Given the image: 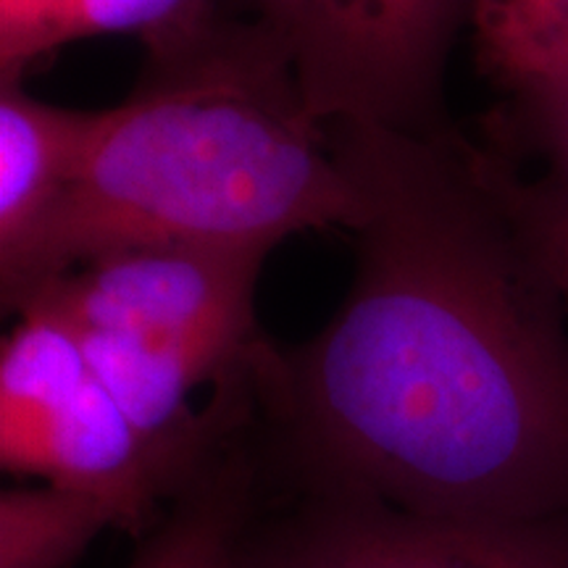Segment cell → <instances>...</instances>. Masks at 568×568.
Instances as JSON below:
<instances>
[{
  "instance_id": "obj_1",
  "label": "cell",
  "mask_w": 568,
  "mask_h": 568,
  "mask_svg": "<svg viewBox=\"0 0 568 568\" xmlns=\"http://www.w3.org/2000/svg\"><path fill=\"white\" fill-rule=\"evenodd\" d=\"M358 195L337 314L253 366L261 479L416 516H568V308L456 126L326 124Z\"/></svg>"
},
{
  "instance_id": "obj_2",
  "label": "cell",
  "mask_w": 568,
  "mask_h": 568,
  "mask_svg": "<svg viewBox=\"0 0 568 568\" xmlns=\"http://www.w3.org/2000/svg\"><path fill=\"white\" fill-rule=\"evenodd\" d=\"M358 213L280 48L216 6L195 30L148 51L124 103L98 111L61 203L0 280L3 308L19 311L113 247L274 251L295 232L353 230Z\"/></svg>"
},
{
  "instance_id": "obj_3",
  "label": "cell",
  "mask_w": 568,
  "mask_h": 568,
  "mask_svg": "<svg viewBox=\"0 0 568 568\" xmlns=\"http://www.w3.org/2000/svg\"><path fill=\"white\" fill-rule=\"evenodd\" d=\"M268 253L113 247L55 276L19 308L40 305L71 326L92 372L151 445L176 495L243 424L230 397H211L203 410L193 400L201 387L216 395L251 379L266 343L253 297Z\"/></svg>"
},
{
  "instance_id": "obj_4",
  "label": "cell",
  "mask_w": 568,
  "mask_h": 568,
  "mask_svg": "<svg viewBox=\"0 0 568 568\" xmlns=\"http://www.w3.org/2000/svg\"><path fill=\"white\" fill-rule=\"evenodd\" d=\"M0 464L17 477L95 497L138 539L176 497L71 326L40 305L19 311L0 351Z\"/></svg>"
},
{
  "instance_id": "obj_5",
  "label": "cell",
  "mask_w": 568,
  "mask_h": 568,
  "mask_svg": "<svg viewBox=\"0 0 568 568\" xmlns=\"http://www.w3.org/2000/svg\"><path fill=\"white\" fill-rule=\"evenodd\" d=\"M280 48L318 124L414 138L453 126L443 84L471 0H216Z\"/></svg>"
},
{
  "instance_id": "obj_6",
  "label": "cell",
  "mask_w": 568,
  "mask_h": 568,
  "mask_svg": "<svg viewBox=\"0 0 568 568\" xmlns=\"http://www.w3.org/2000/svg\"><path fill=\"white\" fill-rule=\"evenodd\" d=\"M272 489L290 506L264 518L255 503L234 568H568V516L453 521L353 489Z\"/></svg>"
},
{
  "instance_id": "obj_7",
  "label": "cell",
  "mask_w": 568,
  "mask_h": 568,
  "mask_svg": "<svg viewBox=\"0 0 568 568\" xmlns=\"http://www.w3.org/2000/svg\"><path fill=\"white\" fill-rule=\"evenodd\" d=\"M98 111H69L0 82V280L17 272L67 193Z\"/></svg>"
},
{
  "instance_id": "obj_8",
  "label": "cell",
  "mask_w": 568,
  "mask_h": 568,
  "mask_svg": "<svg viewBox=\"0 0 568 568\" xmlns=\"http://www.w3.org/2000/svg\"><path fill=\"white\" fill-rule=\"evenodd\" d=\"M258 503L251 432L240 429L163 510L126 568H234L240 535Z\"/></svg>"
},
{
  "instance_id": "obj_9",
  "label": "cell",
  "mask_w": 568,
  "mask_h": 568,
  "mask_svg": "<svg viewBox=\"0 0 568 568\" xmlns=\"http://www.w3.org/2000/svg\"><path fill=\"white\" fill-rule=\"evenodd\" d=\"M213 11L216 0H0V82H21L32 63L98 34H132L155 51Z\"/></svg>"
},
{
  "instance_id": "obj_10",
  "label": "cell",
  "mask_w": 568,
  "mask_h": 568,
  "mask_svg": "<svg viewBox=\"0 0 568 568\" xmlns=\"http://www.w3.org/2000/svg\"><path fill=\"white\" fill-rule=\"evenodd\" d=\"M116 514L95 497L59 487H11L0 495V568H71Z\"/></svg>"
},
{
  "instance_id": "obj_11",
  "label": "cell",
  "mask_w": 568,
  "mask_h": 568,
  "mask_svg": "<svg viewBox=\"0 0 568 568\" xmlns=\"http://www.w3.org/2000/svg\"><path fill=\"white\" fill-rule=\"evenodd\" d=\"M481 69L508 92L568 74V0H471Z\"/></svg>"
},
{
  "instance_id": "obj_12",
  "label": "cell",
  "mask_w": 568,
  "mask_h": 568,
  "mask_svg": "<svg viewBox=\"0 0 568 568\" xmlns=\"http://www.w3.org/2000/svg\"><path fill=\"white\" fill-rule=\"evenodd\" d=\"M474 159L485 182L527 243L529 253L556 284L568 308V184L556 176L518 174L514 159L474 142Z\"/></svg>"
},
{
  "instance_id": "obj_13",
  "label": "cell",
  "mask_w": 568,
  "mask_h": 568,
  "mask_svg": "<svg viewBox=\"0 0 568 568\" xmlns=\"http://www.w3.org/2000/svg\"><path fill=\"white\" fill-rule=\"evenodd\" d=\"M495 151L514 153L518 145L539 153L550 176L568 184V74L510 92V103L489 119Z\"/></svg>"
}]
</instances>
